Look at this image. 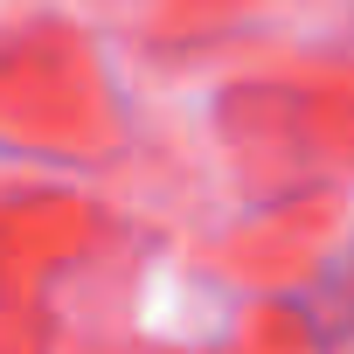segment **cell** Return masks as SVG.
<instances>
[{"label":"cell","instance_id":"6da1fadb","mask_svg":"<svg viewBox=\"0 0 354 354\" xmlns=\"http://www.w3.org/2000/svg\"><path fill=\"white\" fill-rule=\"evenodd\" d=\"M313 313H319V326H326V333H354V250H347L340 264H326Z\"/></svg>","mask_w":354,"mask_h":354}]
</instances>
